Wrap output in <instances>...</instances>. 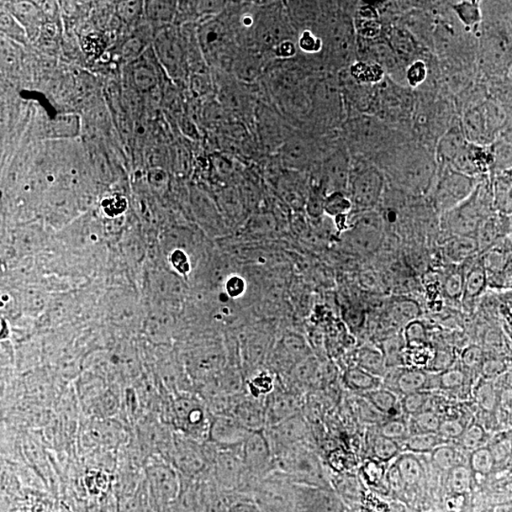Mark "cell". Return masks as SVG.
Masks as SVG:
<instances>
[{"mask_svg": "<svg viewBox=\"0 0 512 512\" xmlns=\"http://www.w3.org/2000/svg\"><path fill=\"white\" fill-rule=\"evenodd\" d=\"M446 45L434 26L427 3H403L383 10L382 35L366 70L399 79L427 60H446Z\"/></svg>", "mask_w": 512, "mask_h": 512, "instance_id": "1", "label": "cell"}, {"mask_svg": "<svg viewBox=\"0 0 512 512\" xmlns=\"http://www.w3.org/2000/svg\"><path fill=\"white\" fill-rule=\"evenodd\" d=\"M416 231L426 255L464 261L481 244L488 227L470 201L448 195L427 212Z\"/></svg>", "mask_w": 512, "mask_h": 512, "instance_id": "2", "label": "cell"}, {"mask_svg": "<svg viewBox=\"0 0 512 512\" xmlns=\"http://www.w3.org/2000/svg\"><path fill=\"white\" fill-rule=\"evenodd\" d=\"M512 177V141L503 120L494 116L471 119L467 163L461 183L477 194L500 190Z\"/></svg>", "mask_w": 512, "mask_h": 512, "instance_id": "3", "label": "cell"}, {"mask_svg": "<svg viewBox=\"0 0 512 512\" xmlns=\"http://www.w3.org/2000/svg\"><path fill=\"white\" fill-rule=\"evenodd\" d=\"M387 207L394 225L404 231L419 227L427 212L443 197L429 175L400 156L390 157L382 170Z\"/></svg>", "mask_w": 512, "mask_h": 512, "instance_id": "4", "label": "cell"}, {"mask_svg": "<svg viewBox=\"0 0 512 512\" xmlns=\"http://www.w3.org/2000/svg\"><path fill=\"white\" fill-rule=\"evenodd\" d=\"M412 89L410 79L362 70L350 86L345 104L353 119L367 127L382 126L393 119L400 101Z\"/></svg>", "mask_w": 512, "mask_h": 512, "instance_id": "5", "label": "cell"}, {"mask_svg": "<svg viewBox=\"0 0 512 512\" xmlns=\"http://www.w3.org/2000/svg\"><path fill=\"white\" fill-rule=\"evenodd\" d=\"M429 256L414 269V286L424 302L441 316L457 315L466 285V268L461 259Z\"/></svg>", "mask_w": 512, "mask_h": 512, "instance_id": "6", "label": "cell"}, {"mask_svg": "<svg viewBox=\"0 0 512 512\" xmlns=\"http://www.w3.org/2000/svg\"><path fill=\"white\" fill-rule=\"evenodd\" d=\"M474 251L464 259L466 278L478 279L488 293L512 289V221L493 225Z\"/></svg>", "mask_w": 512, "mask_h": 512, "instance_id": "7", "label": "cell"}, {"mask_svg": "<svg viewBox=\"0 0 512 512\" xmlns=\"http://www.w3.org/2000/svg\"><path fill=\"white\" fill-rule=\"evenodd\" d=\"M237 79L242 93L258 113H269L274 99V76L259 49L242 50L237 60Z\"/></svg>", "mask_w": 512, "mask_h": 512, "instance_id": "8", "label": "cell"}, {"mask_svg": "<svg viewBox=\"0 0 512 512\" xmlns=\"http://www.w3.org/2000/svg\"><path fill=\"white\" fill-rule=\"evenodd\" d=\"M370 346L376 352H406L417 345V332L410 319L382 320L370 333Z\"/></svg>", "mask_w": 512, "mask_h": 512, "instance_id": "9", "label": "cell"}, {"mask_svg": "<svg viewBox=\"0 0 512 512\" xmlns=\"http://www.w3.org/2000/svg\"><path fill=\"white\" fill-rule=\"evenodd\" d=\"M487 298L488 291L480 281L466 278V285H464L457 309L458 319L464 328L477 330L487 323V318H485Z\"/></svg>", "mask_w": 512, "mask_h": 512, "instance_id": "10", "label": "cell"}, {"mask_svg": "<svg viewBox=\"0 0 512 512\" xmlns=\"http://www.w3.org/2000/svg\"><path fill=\"white\" fill-rule=\"evenodd\" d=\"M264 3L224 2L220 6L222 25L235 32H256L264 20Z\"/></svg>", "mask_w": 512, "mask_h": 512, "instance_id": "11", "label": "cell"}, {"mask_svg": "<svg viewBox=\"0 0 512 512\" xmlns=\"http://www.w3.org/2000/svg\"><path fill=\"white\" fill-rule=\"evenodd\" d=\"M446 70L457 82L476 83L484 77L485 63L470 47L456 45L447 52Z\"/></svg>", "mask_w": 512, "mask_h": 512, "instance_id": "12", "label": "cell"}, {"mask_svg": "<svg viewBox=\"0 0 512 512\" xmlns=\"http://www.w3.org/2000/svg\"><path fill=\"white\" fill-rule=\"evenodd\" d=\"M119 177L110 171L87 175L80 185L79 194L87 205H110L119 197Z\"/></svg>", "mask_w": 512, "mask_h": 512, "instance_id": "13", "label": "cell"}, {"mask_svg": "<svg viewBox=\"0 0 512 512\" xmlns=\"http://www.w3.org/2000/svg\"><path fill=\"white\" fill-rule=\"evenodd\" d=\"M336 440L340 446L356 450L366 443L370 436V423L365 414L348 410L336 421Z\"/></svg>", "mask_w": 512, "mask_h": 512, "instance_id": "14", "label": "cell"}, {"mask_svg": "<svg viewBox=\"0 0 512 512\" xmlns=\"http://www.w3.org/2000/svg\"><path fill=\"white\" fill-rule=\"evenodd\" d=\"M485 318L490 325L497 328L512 323V289L503 288L488 293L487 305H485Z\"/></svg>", "mask_w": 512, "mask_h": 512, "instance_id": "15", "label": "cell"}, {"mask_svg": "<svg viewBox=\"0 0 512 512\" xmlns=\"http://www.w3.org/2000/svg\"><path fill=\"white\" fill-rule=\"evenodd\" d=\"M201 121L211 134H224L234 127L235 117L227 104L210 100L202 104Z\"/></svg>", "mask_w": 512, "mask_h": 512, "instance_id": "16", "label": "cell"}, {"mask_svg": "<svg viewBox=\"0 0 512 512\" xmlns=\"http://www.w3.org/2000/svg\"><path fill=\"white\" fill-rule=\"evenodd\" d=\"M447 70L446 62L441 60H427L421 63L412 74L410 82L417 90H436L446 83Z\"/></svg>", "mask_w": 512, "mask_h": 512, "instance_id": "17", "label": "cell"}, {"mask_svg": "<svg viewBox=\"0 0 512 512\" xmlns=\"http://www.w3.org/2000/svg\"><path fill=\"white\" fill-rule=\"evenodd\" d=\"M345 3L338 2H299L293 3L296 19L326 22L338 18V13Z\"/></svg>", "mask_w": 512, "mask_h": 512, "instance_id": "18", "label": "cell"}, {"mask_svg": "<svg viewBox=\"0 0 512 512\" xmlns=\"http://www.w3.org/2000/svg\"><path fill=\"white\" fill-rule=\"evenodd\" d=\"M175 13L184 28L197 30L207 23L211 5L208 2H185L178 6Z\"/></svg>", "mask_w": 512, "mask_h": 512, "instance_id": "19", "label": "cell"}, {"mask_svg": "<svg viewBox=\"0 0 512 512\" xmlns=\"http://www.w3.org/2000/svg\"><path fill=\"white\" fill-rule=\"evenodd\" d=\"M256 392L269 409L279 410L284 407V392L274 376H262L256 384Z\"/></svg>", "mask_w": 512, "mask_h": 512, "instance_id": "20", "label": "cell"}, {"mask_svg": "<svg viewBox=\"0 0 512 512\" xmlns=\"http://www.w3.org/2000/svg\"><path fill=\"white\" fill-rule=\"evenodd\" d=\"M224 271L232 281L245 282L251 276V261L247 255L231 252V254L225 255Z\"/></svg>", "mask_w": 512, "mask_h": 512, "instance_id": "21", "label": "cell"}, {"mask_svg": "<svg viewBox=\"0 0 512 512\" xmlns=\"http://www.w3.org/2000/svg\"><path fill=\"white\" fill-rule=\"evenodd\" d=\"M212 73V64L207 59H197L188 64L185 69V83L188 86H201L210 79Z\"/></svg>", "mask_w": 512, "mask_h": 512, "instance_id": "22", "label": "cell"}, {"mask_svg": "<svg viewBox=\"0 0 512 512\" xmlns=\"http://www.w3.org/2000/svg\"><path fill=\"white\" fill-rule=\"evenodd\" d=\"M414 512H463L453 501L443 497L427 498Z\"/></svg>", "mask_w": 512, "mask_h": 512, "instance_id": "23", "label": "cell"}]
</instances>
